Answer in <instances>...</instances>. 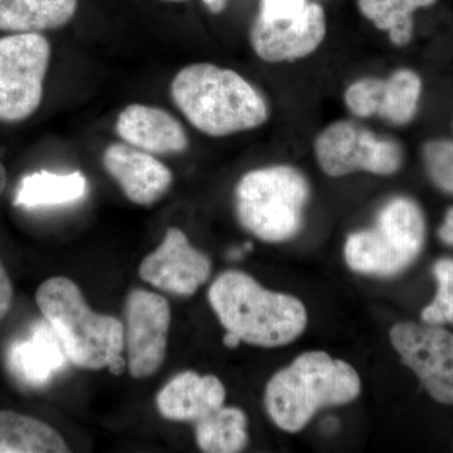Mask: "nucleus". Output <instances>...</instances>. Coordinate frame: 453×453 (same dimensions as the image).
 Instances as JSON below:
<instances>
[{
	"label": "nucleus",
	"mask_w": 453,
	"mask_h": 453,
	"mask_svg": "<svg viewBox=\"0 0 453 453\" xmlns=\"http://www.w3.org/2000/svg\"><path fill=\"white\" fill-rule=\"evenodd\" d=\"M389 338L428 395L453 405V334L438 325L399 323L390 329Z\"/></svg>",
	"instance_id": "9d476101"
},
{
	"label": "nucleus",
	"mask_w": 453,
	"mask_h": 453,
	"mask_svg": "<svg viewBox=\"0 0 453 453\" xmlns=\"http://www.w3.org/2000/svg\"><path fill=\"white\" fill-rule=\"evenodd\" d=\"M68 451L64 438L47 423L13 411H0V453Z\"/></svg>",
	"instance_id": "aec40b11"
},
{
	"label": "nucleus",
	"mask_w": 453,
	"mask_h": 453,
	"mask_svg": "<svg viewBox=\"0 0 453 453\" xmlns=\"http://www.w3.org/2000/svg\"><path fill=\"white\" fill-rule=\"evenodd\" d=\"M422 157L431 180L441 190L453 196V142L445 139L429 140L423 145Z\"/></svg>",
	"instance_id": "b1692460"
},
{
	"label": "nucleus",
	"mask_w": 453,
	"mask_h": 453,
	"mask_svg": "<svg viewBox=\"0 0 453 453\" xmlns=\"http://www.w3.org/2000/svg\"><path fill=\"white\" fill-rule=\"evenodd\" d=\"M310 196L308 178L295 166L251 170L235 186V216L240 225L258 240L285 242L303 228Z\"/></svg>",
	"instance_id": "39448f33"
},
{
	"label": "nucleus",
	"mask_w": 453,
	"mask_h": 453,
	"mask_svg": "<svg viewBox=\"0 0 453 453\" xmlns=\"http://www.w3.org/2000/svg\"><path fill=\"white\" fill-rule=\"evenodd\" d=\"M308 0H261L258 18L265 22H283L303 14Z\"/></svg>",
	"instance_id": "393cba45"
},
{
	"label": "nucleus",
	"mask_w": 453,
	"mask_h": 453,
	"mask_svg": "<svg viewBox=\"0 0 453 453\" xmlns=\"http://www.w3.org/2000/svg\"><path fill=\"white\" fill-rule=\"evenodd\" d=\"M13 303V285L0 259V321L8 315Z\"/></svg>",
	"instance_id": "a878e982"
},
{
	"label": "nucleus",
	"mask_w": 453,
	"mask_h": 453,
	"mask_svg": "<svg viewBox=\"0 0 453 453\" xmlns=\"http://www.w3.org/2000/svg\"><path fill=\"white\" fill-rule=\"evenodd\" d=\"M170 96L195 129L211 138H226L266 124L270 109L264 95L229 68L202 62L181 68Z\"/></svg>",
	"instance_id": "f257e3e1"
},
{
	"label": "nucleus",
	"mask_w": 453,
	"mask_h": 453,
	"mask_svg": "<svg viewBox=\"0 0 453 453\" xmlns=\"http://www.w3.org/2000/svg\"><path fill=\"white\" fill-rule=\"evenodd\" d=\"M164 2L180 3L186 2V0H164Z\"/></svg>",
	"instance_id": "2f4dec72"
},
{
	"label": "nucleus",
	"mask_w": 453,
	"mask_h": 453,
	"mask_svg": "<svg viewBox=\"0 0 453 453\" xmlns=\"http://www.w3.org/2000/svg\"><path fill=\"white\" fill-rule=\"evenodd\" d=\"M79 0H0V31L41 33L73 19Z\"/></svg>",
	"instance_id": "a211bd4d"
},
{
	"label": "nucleus",
	"mask_w": 453,
	"mask_h": 453,
	"mask_svg": "<svg viewBox=\"0 0 453 453\" xmlns=\"http://www.w3.org/2000/svg\"><path fill=\"white\" fill-rule=\"evenodd\" d=\"M241 342H241V339L238 338V336L235 335V334L231 332H226L225 338H223V344H225L226 347L229 349L237 348L238 345L241 344Z\"/></svg>",
	"instance_id": "c756f323"
},
{
	"label": "nucleus",
	"mask_w": 453,
	"mask_h": 453,
	"mask_svg": "<svg viewBox=\"0 0 453 453\" xmlns=\"http://www.w3.org/2000/svg\"><path fill=\"white\" fill-rule=\"evenodd\" d=\"M438 235L443 243L453 246V208L447 211L445 220L438 229Z\"/></svg>",
	"instance_id": "bb28decb"
},
{
	"label": "nucleus",
	"mask_w": 453,
	"mask_h": 453,
	"mask_svg": "<svg viewBox=\"0 0 453 453\" xmlns=\"http://www.w3.org/2000/svg\"><path fill=\"white\" fill-rule=\"evenodd\" d=\"M88 192V179L81 172L58 174L41 172L26 175L20 180L14 198L17 207L43 208L70 204L82 199Z\"/></svg>",
	"instance_id": "6ab92c4d"
},
{
	"label": "nucleus",
	"mask_w": 453,
	"mask_h": 453,
	"mask_svg": "<svg viewBox=\"0 0 453 453\" xmlns=\"http://www.w3.org/2000/svg\"><path fill=\"white\" fill-rule=\"evenodd\" d=\"M226 388L214 375L179 372L157 393V412L173 422H198L225 403Z\"/></svg>",
	"instance_id": "dca6fc26"
},
{
	"label": "nucleus",
	"mask_w": 453,
	"mask_h": 453,
	"mask_svg": "<svg viewBox=\"0 0 453 453\" xmlns=\"http://www.w3.org/2000/svg\"><path fill=\"white\" fill-rule=\"evenodd\" d=\"M208 300L226 332L255 347L290 344L308 325V312L299 299L266 290L241 271H226L217 277Z\"/></svg>",
	"instance_id": "f03ea898"
},
{
	"label": "nucleus",
	"mask_w": 453,
	"mask_h": 453,
	"mask_svg": "<svg viewBox=\"0 0 453 453\" xmlns=\"http://www.w3.org/2000/svg\"><path fill=\"white\" fill-rule=\"evenodd\" d=\"M437 0H357V8L375 28L388 33L395 47L411 43L417 9L434 5Z\"/></svg>",
	"instance_id": "4be33fe9"
},
{
	"label": "nucleus",
	"mask_w": 453,
	"mask_h": 453,
	"mask_svg": "<svg viewBox=\"0 0 453 453\" xmlns=\"http://www.w3.org/2000/svg\"><path fill=\"white\" fill-rule=\"evenodd\" d=\"M107 174L120 187L134 204L150 207L159 202L173 186V173L153 154L113 142L103 154Z\"/></svg>",
	"instance_id": "4468645a"
},
{
	"label": "nucleus",
	"mask_w": 453,
	"mask_h": 453,
	"mask_svg": "<svg viewBox=\"0 0 453 453\" xmlns=\"http://www.w3.org/2000/svg\"><path fill=\"white\" fill-rule=\"evenodd\" d=\"M249 419L237 407H220L196 422V440L207 453H237L249 443Z\"/></svg>",
	"instance_id": "412c9836"
},
{
	"label": "nucleus",
	"mask_w": 453,
	"mask_h": 453,
	"mask_svg": "<svg viewBox=\"0 0 453 453\" xmlns=\"http://www.w3.org/2000/svg\"><path fill=\"white\" fill-rule=\"evenodd\" d=\"M35 303L65 357L77 368L101 371L121 356L124 324L89 308L73 280L62 276L46 280L35 292Z\"/></svg>",
	"instance_id": "20e7f679"
},
{
	"label": "nucleus",
	"mask_w": 453,
	"mask_h": 453,
	"mask_svg": "<svg viewBox=\"0 0 453 453\" xmlns=\"http://www.w3.org/2000/svg\"><path fill=\"white\" fill-rule=\"evenodd\" d=\"M115 130L122 142L155 157L181 154L189 148L183 125L160 107L131 104L119 113Z\"/></svg>",
	"instance_id": "2eb2a0df"
},
{
	"label": "nucleus",
	"mask_w": 453,
	"mask_h": 453,
	"mask_svg": "<svg viewBox=\"0 0 453 453\" xmlns=\"http://www.w3.org/2000/svg\"><path fill=\"white\" fill-rule=\"evenodd\" d=\"M172 310L155 292L134 288L125 303L124 340L131 377L144 380L162 368L168 351Z\"/></svg>",
	"instance_id": "1a4fd4ad"
},
{
	"label": "nucleus",
	"mask_w": 453,
	"mask_h": 453,
	"mask_svg": "<svg viewBox=\"0 0 453 453\" xmlns=\"http://www.w3.org/2000/svg\"><path fill=\"white\" fill-rule=\"evenodd\" d=\"M326 35V16L318 3H309L301 16L283 22L256 18L250 42L259 59L267 64L297 61L321 46Z\"/></svg>",
	"instance_id": "ddd939ff"
},
{
	"label": "nucleus",
	"mask_w": 453,
	"mask_h": 453,
	"mask_svg": "<svg viewBox=\"0 0 453 453\" xmlns=\"http://www.w3.org/2000/svg\"><path fill=\"white\" fill-rule=\"evenodd\" d=\"M5 186H7V170L4 165L0 162V196L4 192Z\"/></svg>",
	"instance_id": "7c9ffc66"
},
{
	"label": "nucleus",
	"mask_w": 453,
	"mask_h": 453,
	"mask_svg": "<svg viewBox=\"0 0 453 453\" xmlns=\"http://www.w3.org/2000/svg\"><path fill=\"white\" fill-rule=\"evenodd\" d=\"M438 282L436 297L422 311L425 324H453V259L443 258L434 266Z\"/></svg>",
	"instance_id": "5701e85b"
},
{
	"label": "nucleus",
	"mask_w": 453,
	"mask_h": 453,
	"mask_svg": "<svg viewBox=\"0 0 453 453\" xmlns=\"http://www.w3.org/2000/svg\"><path fill=\"white\" fill-rule=\"evenodd\" d=\"M202 2L211 14L222 13L226 7V0H202Z\"/></svg>",
	"instance_id": "c85d7f7f"
},
{
	"label": "nucleus",
	"mask_w": 453,
	"mask_h": 453,
	"mask_svg": "<svg viewBox=\"0 0 453 453\" xmlns=\"http://www.w3.org/2000/svg\"><path fill=\"white\" fill-rule=\"evenodd\" d=\"M421 95L419 74L399 68L387 79L365 77L350 83L344 92V104L357 118H380L403 127L416 116Z\"/></svg>",
	"instance_id": "9b49d317"
},
{
	"label": "nucleus",
	"mask_w": 453,
	"mask_h": 453,
	"mask_svg": "<svg viewBox=\"0 0 453 453\" xmlns=\"http://www.w3.org/2000/svg\"><path fill=\"white\" fill-rule=\"evenodd\" d=\"M211 262L189 243L187 234L170 226L163 242L139 266L142 281L175 296H192L207 282Z\"/></svg>",
	"instance_id": "f8f14e48"
},
{
	"label": "nucleus",
	"mask_w": 453,
	"mask_h": 453,
	"mask_svg": "<svg viewBox=\"0 0 453 453\" xmlns=\"http://www.w3.org/2000/svg\"><path fill=\"white\" fill-rule=\"evenodd\" d=\"M61 342L49 323H40L31 338L17 342L9 353V365L17 377L31 386H42L64 366Z\"/></svg>",
	"instance_id": "f3484780"
},
{
	"label": "nucleus",
	"mask_w": 453,
	"mask_h": 453,
	"mask_svg": "<svg viewBox=\"0 0 453 453\" xmlns=\"http://www.w3.org/2000/svg\"><path fill=\"white\" fill-rule=\"evenodd\" d=\"M107 369L111 372L115 377H120V375L124 374V372L127 369V360H125L121 356L116 357L115 359L107 365Z\"/></svg>",
	"instance_id": "cd10ccee"
},
{
	"label": "nucleus",
	"mask_w": 453,
	"mask_h": 453,
	"mask_svg": "<svg viewBox=\"0 0 453 453\" xmlns=\"http://www.w3.org/2000/svg\"><path fill=\"white\" fill-rule=\"evenodd\" d=\"M50 61V41L41 33L0 38V121H25L40 109Z\"/></svg>",
	"instance_id": "0eeeda50"
},
{
	"label": "nucleus",
	"mask_w": 453,
	"mask_h": 453,
	"mask_svg": "<svg viewBox=\"0 0 453 453\" xmlns=\"http://www.w3.org/2000/svg\"><path fill=\"white\" fill-rule=\"evenodd\" d=\"M360 389L353 366L324 351H309L271 378L265 407L277 427L295 434L323 408L353 402Z\"/></svg>",
	"instance_id": "7ed1b4c3"
},
{
	"label": "nucleus",
	"mask_w": 453,
	"mask_h": 453,
	"mask_svg": "<svg viewBox=\"0 0 453 453\" xmlns=\"http://www.w3.org/2000/svg\"><path fill=\"white\" fill-rule=\"evenodd\" d=\"M314 153L320 169L332 178L357 172L388 177L399 172L404 160L398 142L347 120L333 122L320 131Z\"/></svg>",
	"instance_id": "6e6552de"
},
{
	"label": "nucleus",
	"mask_w": 453,
	"mask_h": 453,
	"mask_svg": "<svg viewBox=\"0 0 453 453\" xmlns=\"http://www.w3.org/2000/svg\"><path fill=\"white\" fill-rule=\"evenodd\" d=\"M425 240L421 207L408 196H395L378 211L374 226L349 235L345 261L363 275H398L416 261Z\"/></svg>",
	"instance_id": "423d86ee"
}]
</instances>
